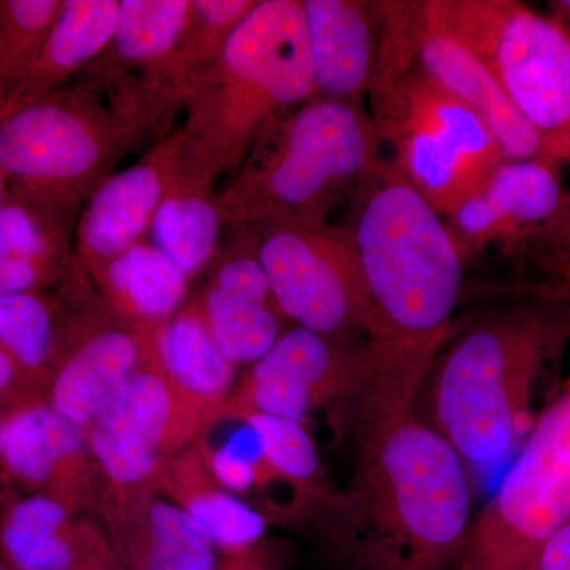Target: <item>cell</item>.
Here are the masks:
<instances>
[{
    "instance_id": "obj_1",
    "label": "cell",
    "mask_w": 570,
    "mask_h": 570,
    "mask_svg": "<svg viewBox=\"0 0 570 570\" xmlns=\"http://www.w3.org/2000/svg\"><path fill=\"white\" fill-rule=\"evenodd\" d=\"M351 228L370 298L358 439L415 412L452 332L468 255L445 219L382 159L355 195Z\"/></svg>"
},
{
    "instance_id": "obj_2",
    "label": "cell",
    "mask_w": 570,
    "mask_h": 570,
    "mask_svg": "<svg viewBox=\"0 0 570 570\" xmlns=\"http://www.w3.org/2000/svg\"><path fill=\"white\" fill-rule=\"evenodd\" d=\"M328 534L347 570H450L472 523L471 471L417 414L358 439Z\"/></svg>"
},
{
    "instance_id": "obj_3",
    "label": "cell",
    "mask_w": 570,
    "mask_h": 570,
    "mask_svg": "<svg viewBox=\"0 0 570 570\" xmlns=\"http://www.w3.org/2000/svg\"><path fill=\"white\" fill-rule=\"evenodd\" d=\"M314 96L302 0H258L187 89L183 151L214 178H228L266 127Z\"/></svg>"
},
{
    "instance_id": "obj_4",
    "label": "cell",
    "mask_w": 570,
    "mask_h": 570,
    "mask_svg": "<svg viewBox=\"0 0 570 570\" xmlns=\"http://www.w3.org/2000/svg\"><path fill=\"white\" fill-rule=\"evenodd\" d=\"M381 145L360 105L314 97L266 127L245 163L217 189L224 227L330 224L333 208L355 197L384 159Z\"/></svg>"
},
{
    "instance_id": "obj_5",
    "label": "cell",
    "mask_w": 570,
    "mask_h": 570,
    "mask_svg": "<svg viewBox=\"0 0 570 570\" xmlns=\"http://www.w3.org/2000/svg\"><path fill=\"white\" fill-rule=\"evenodd\" d=\"M564 325L532 305L508 307L469 326L441 356L430 425L469 471L497 466L515 450Z\"/></svg>"
},
{
    "instance_id": "obj_6",
    "label": "cell",
    "mask_w": 570,
    "mask_h": 570,
    "mask_svg": "<svg viewBox=\"0 0 570 570\" xmlns=\"http://www.w3.org/2000/svg\"><path fill=\"white\" fill-rule=\"evenodd\" d=\"M366 97L379 138L392 146L390 160L444 219L508 160L482 119L417 59L379 70Z\"/></svg>"
},
{
    "instance_id": "obj_7",
    "label": "cell",
    "mask_w": 570,
    "mask_h": 570,
    "mask_svg": "<svg viewBox=\"0 0 570 570\" xmlns=\"http://www.w3.org/2000/svg\"><path fill=\"white\" fill-rule=\"evenodd\" d=\"M134 151L102 94L80 77L0 119V168L9 187L75 216Z\"/></svg>"
},
{
    "instance_id": "obj_8",
    "label": "cell",
    "mask_w": 570,
    "mask_h": 570,
    "mask_svg": "<svg viewBox=\"0 0 570 570\" xmlns=\"http://www.w3.org/2000/svg\"><path fill=\"white\" fill-rule=\"evenodd\" d=\"M450 32L489 67L509 99L570 167V33L513 0H433Z\"/></svg>"
},
{
    "instance_id": "obj_9",
    "label": "cell",
    "mask_w": 570,
    "mask_h": 570,
    "mask_svg": "<svg viewBox=\"0 0 570 570\" xmlns=\"http://www.w3.org/2000/svg\"><path fill=\"white\" fill-rule=\"evenodd\" d=\"M569 515L570 374L472 520L456 570H535L547 539Z\"/></svg>"
},
{
    "instance_id": "obj_10",
    "label": "cell",
    "mask_w": 570,
    "mask_h": 570,
    "mask_svg": "<svg viewBox=\"0 0 570 570\" xmlns=\"http://www.w3.org/2000/svg\"><path fill=\"white\" fill-rule=\"evenodd\" d=\"M249 232L273 296L287 322L332 343L365 344L370 298L347 225L313 227L275 220Z\"/></svg>"
},
{
    "instance_id": "obj_11",
    "label": "cell",
    "mask_w": 570,
    "mask_h": 570,
    "mask_svg": "<svg viewBox=\"0 0 570 570\" xmlns=\"http://www.w3.org/2000/svg\"><path fill=\"white\" fill-rule=\"evenodd\" d=\"M190 0H119L105 50L78 77L102 94L135 151L170 137L183 116L174 56Z\"/></svg>"
},
{
    "instance_id": "obj_12",
    "label": "cell",
    "mask_w": 570,
    "mask_h": 570,
    "mask_svg": "<svg viewBox=\"0 0 570 570\" xmlns=\"http://www.w3.org/2000/svg\"><path fill=\"white\" fill-rule=\"evenodd\" d=\"M204 411L171 384L156 356L116 390L86 431L105 478L121 497H137L183 452Z\"/></svg>"
},
{
    "instance_id": "obj_13",
    "label": "cell",
    "mask_w": 570,
    "mask_h": 570,
    "mask_svg": "<svg viewBox=\"0 0 570 570\" xmlns=\"http://www.w3.org/2000/svg\"><path fill=\"white\" fill-rule=\"evenodd\" d=\"M153 330L124 324L99 294L71 307L47 401L75 426L88 431L108 400L148 360Z\"/></svg>"
},
{
    "instance_id": "obj_14",
    "label": "cell",
    "mask_w": 570,
    "mask_h": 570,
    "mask_svg": "<svg viewBox=\"0 0 570 570\" xmlns=\"http://www.w3.org/2000/svg\"><path fill=\"white\" fill-rule=\"evenodd\" d=\"M363 346L332 343L291 326L272 351L250 366L225 411H254L306 423L335 401L354 404L362 385Z\"/></svg>"
},
{
    "instance_id": "obj_15",
    "label": "cell",
    "mask_w": 570,
    "mask_h": 570,
    "mask_svg": "<svg viewBox=\"0 0 570 570\" xmlns=\"http://www.w3.org/2000/svg\"><path fill=\"white\" fill-rule=\"evenodd\" d=\"M179 148L181 135L176 129L142 153L137 163L108 176L82 205L75 249L89 279L99 275L112 258L148 238Z\"/></svg>"
},
{
    "instance_id": "obj_16",
    "label": "cell",
    "mask_w": 570,
    "mask_h": 570,
    "mask_svg": "<svg viewBox=\"0 0 570 570\" xmlns=\"http://www.w3.org/2000/svg\"><path fill=\"white\" fill-rule=\"evenodd\" d=\"M208 284L197 296L224 355L238 365H255L287 332L249 230H236L214 257Z\"/></svg>"
},
{
    "instance_id": "obj_17",
    "label": "cell",
    "mask_w": 570,
    "mask_h": 570,
    "mask_svg": "<svg viewBox=\"0 0 570 570\" xmlns=\"http://www.w3.org/2000/svg\"><path fill=\"white\" fill-rule=\"evenodd\" d=\"M415 51L423 71L489 127L505 159L557 164L546 141L517 110L489 67L449 31L433 0L422 2Z\"/></svg>"
},
{
    "instance_id": "obj_18",
    "label": "cell",
    "mask_w": 570,
    "mask_h": 570,
    "mask_svg": "<svg viewBox=\"0 0 570 570\" xmlns=\"http://www.w3.org/2000/svg\"><path fill=\"white\" fill-rule=\"evenodd\" d=\"M562 194L560 165L504 160L445 224L468 257L493 245L515 253L553 216Z\"/></svg>"
},
{
    "instance_id": "obj_19",
    "label": "cell",
    "mask_w": 570,
    "mask_h": 570,
    "mask_svg": "<svg viewBox=\"0 0 570 570\" xmlns=\"http://www.w3.org/2000/svg\"><path fill=\"white\" fill-rule=\"evenodd\" d=\"M77 220L9 187L0 206V292L43 294L91 283L75 249Z\"/></svg>"
},
{
    "instance_id": "obj_20",
    "label": "cell",
    "mask_w": 570,
    "mask_h": 570,
    "mask_svg": "<svg viewBox=\"0 0 570 570\" xmlns=\"http://www.w3.org/2000/svg\"><path fill=\"white\" fill-rule=\"evenodd\" d=\"M318 99L360 105L367 96L379 45L377 2L302 0Z\"/></svg>"
},
{
    "instance_id": "obj_21",
    "label": "cell",
    "mask_w": 570,
    "mask_h": 570,
    "mask_svg": "<svg viewBox=\"0 0 570 570\" xmlns=\"http://www.w3.org/2000/svg\"><path fill=\"white\" fill-rule=\"evenodd\" d=\"M0 553L18 570H126L112 543L75 523L47 494L13 502L0 519Z\"/></svg>"
},
{
    "instance_id": "obj_22",
    "label": "cell",
    "mask_w": 570,
    "mask_h": 570,
    "mask_svg": "<svg viewBox=\"0 0 570 570\" xmlns=\"http://www.w3.org/2000/svg\"><path fill=\"white\" fill-rule=\"evenodd\" d=\"M85 441L86 431L63 419L47 400L33 401L3 415L0 461L11 479L69 505Z\"/></svg>"
},
{
    "instance_id": "obj_23",
    "label": "cell",
    "mask_w": 570,
    "mask_h": 570,
    "mask_svg": "<svg viewBox=\"0 0 570 570\" xmlns=\"http://www.w3.org/2000/svg\"><path fill=\"white\" fill-rule=\"evenodd\" d=\"M216 183L183 151L181 145L149 228L148 238L190 281L209 268L219 253L224 224L217 208Z\"/></svg>"
},
{
    "instance_id": "obj_24",
    "label": "cell",
    "mask_w": 570,
    "mask_h": 570,
    "mask_svg": "<svg viewBox=\"0 0 570 570\" xmlns=\"http://www.w3.org/2000/svg\"><path fill=\"white\" fill-rule=\"evenodd\" d=\"M119 0H62L31 70L0 119L73 81L110 41Z\"/></svg>"
},
{
    "instance_id": "obj_25",
    "label": "cell",
    "mask_w": 570,
    "mask_h": 570,
    "mask_svg": "<svg viewBox=\"0 0 570 570\" xmlns=\"http://www.w3.org/2000/svg\"><path fill=\"white\" fill-rule=\"evenodd\" d=\"M129 519L111 521L126 570H217L216 549L178 504L140 493Z\"/></svg>"
},
{
    "instance_id": "obj_26",
    "label": "cell",
    "mask_w": 570,
    "mask_h": 570,
    "mask_svg": "<svg viewBox=\"0 0 570 570\" xmlns=\"http://www.w3.org/2000/svg\"><path fill=\"white\" fill-rule=\"evenodd\" d=\"M91 283L119 321L154 330L186 305L190 279L145 238L112 258Z\"/></svg>"
},
{
    "instance_id": "obj_27",
    "label": "cell",
    "mask_w": 570,
    "mask_h": 570,
    "mask_svg": "<svg viewBox=\"0 0 570 570\" xmlns=\"http://www.w3.org/2000/svg\"><path fill=\"white\" fill-rule=\"evenodd\" d=\"M151 343L165 376L204 414L224 404L236 366L220 351L197 298L154 328Z\"/></svg>"
},
{
    "instance_id": "obj_28",
    "label": "cell",
    "mask_w": 570,
    "mask_h": 570,
    "mask_svg": "<svg viewBox=\"0 0 570 570\" xmlns=\"http://www.w3.org/2000/svg\"><path fill=\"white\" fill-rule=\"evenodd\" d=\"M164 479L179 508L214 549L223 550L230 560L253 557L255 543L264 538L266 520L223 487L214 485L204 456L200 459L194 449L179 453L165 469Z\"/></svg>"
},
{
    "instance_id": "obj_29",
    "label": "cell",
    "mask_w": 570,
    "mask_h": 570,
    "mask_svg": "<svg viewBox=\"0 0 570 570\" xmlns=\"http://www.w3.org/2000/svg\"><path fill=\"white\" fill-rule=\"evenodd\" d=\"M92 283L66 291L0 292V347L47 396L75 299Z\"/></svg>"
},
{
    "instance_id": "obj_30",
    "label": "cell",
    "mask_w": 570,
    "mask_h": 570,
    "mask_svg": "<svg viewBox=\"0 0 570 570\" xmlns=\"http://www.w3.org/2000/svg\"><path fill=\"white\" fill-rule=\"evenodd\" d=\"M257 2L258 0H190L189 13L174 56L175 81L183 97H186L195 78L219 58L232 33Z\"/></svg>"
},
{
    "instance_id": "obj_31",
    "label": "cell",
    "mask_w": 570,
    "mask_h": 570,
    "mask_svg": "<svg viewBox=\"0 0 570 570\" xmlns=\"http://www.w3.org/2000/svg\"><path fill=\"white\" fill-rule=\"evenodd\" d=\"M62 0H0V116L31 70Z\"/></svg>"
},
{
    "instance_id": "obj_32",
    "label": "cell",
    "mask_w": 570,
    "mask_h": 570,
    "mask_svg": "<svg viewBox=\"0 0 570 570\" xmlns=\"http://www.w3.org/2000/svg\"><path fill=\"white\" fill-rule=\"evenodd\" d=\"M216 412L243 420L257 442L261 459L269 474L298 483L316 479L321 461L305 423L254 411L217 407Z\"/></svg>"
},
{
    "instance_id": "obj_33",
    "label": "cell",
    "mask_w": 570,
    "mask_h": 570,
    "mask_svg": "<svg viewBox=\"0 0 570 570\" xmlns=\"http://www.w3.org/2000/svg\"><path fill=\"white\" fill-rule=\"evenodd\" d=\"M515 253L527 254L553 277L554 295L570 299V187L542 227L528 236Z\"/></svg>"
},
{
    "instance_id": "obj_34",
    "label": "cell",
    "mask_w": 570,
    "mask_h": 570,
    "mask_svg": "<svg viewBox=\"0 0 570 570\" xmlns=\"http://www.w3.org/2000/svg\"><path fill=\"white\" fill-rule=\"evenodd\" d=\"M202 452L209 474L228 493H243L265 475H272L261 459L257 445L246 449L239 434L220 448H205Z\"/></svg>"
},
{
    "instance_id": "obj_35",
    "label": "cell",
    "mask_w": 570,
    "mask_h": 570,
    "mask_svg": "<svg viewBox=\"0 0 570 570\" xmlns=\"http://www.w3.org/2000/svg\"><path fill=\"white\" fill-rule=\"evenodd\" d=\"M40 400H47L45 393L18 370L13 360L0 347V407L9 412Z\"/></svg>"
},
{
    "instance_id": "obj_36",
    "label": "cell",
    "mask_w": 570,
    "mask_h": 570,
    "mask_svg": "<svg viewBox=\"0 0 570 570\" xmlns=\"http://www.w3.org/2000/svg\"><path fill=\"white\" fill-rule=\"evenodd\" d=\"M535 570H570V515L547 539Z\"/></svg>"
},
{
    "instance_id": "obj_37",
    "label": "cell",
    "mask_w": 570,
    "mask_h": 570,
    "mask_svg": "<svg viewBox=\"0 0 570 570\" xmlns=\"http://www.w3.org/2000/svg\"><path fill=\"white\" fill-rule=\"evenodd\" d=\"M550 18L560 22L562 28L570 33V0H551L549 2Z\"/></svg>"
},
{
    "instance_id": "obj_38",
    "label": "cell",
    "mask_w": 570,
    "mask_h": 570,
    "mask_svg": "<svg viewBox=\"0 0 570 570\" xmlns=\"http://www.w3.org/2000/svg\"><path fill=\"white\" fill-rule=\"evenodd\" d=\"M217 570H268L264 568V566L258 564L257 561L254 560V557L239 558V560H228L224 566H220Z\"/></svg>"
},
{
    "instance_id": "obj_39",
    "label": "cell",
    "mask_w": 570,
    "mask_h": 570,
    "mask_svg": "<svg viewBox=\"0 0 570 570\" xmlns=\"http://www.w3.org/2000/svg\"><path fill=\"white\" fill-rule=\"evenodd\" d=\"M7 190H9V181H7L6 175H3L2 168H0V206L3 204Z\"/></svg>"
},
{
    "instance_id": "obj_40",
    "label": "cell",
    "mask_w": 570,
    "mask_h": 570,
    "mask_svg": "<svg viewBox=\"0 0 570 570\" xmlns=\"http://www.w3.org/2000/svg\"><path fill=\"white\" fill-rule=\"evenodd\" d=\"M0 570H18L14 566H11L9 561L6 560L2 553H0Z\"/></svg>"
},
{
    "instance_id": "obj_41",
    "label": "cell",
    "mask_w": 570,
    "mask_h": 570,
    "mask_svg": "<svg viewBox=\"0 0 570 570\" xmlns=\"http://www.w3.org/2000/svg\"><path fill=\"white\" fill-rule=\"evenodd\" d=\"M2 423H3V417H2V415H0V434H2Z\"/></svg>"
}]
</instances>
